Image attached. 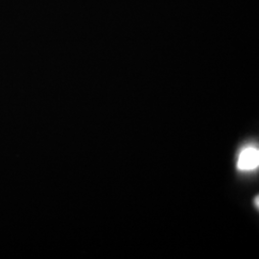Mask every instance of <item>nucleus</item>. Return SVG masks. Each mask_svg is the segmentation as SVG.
I'll return each instance as SVG.
<instances>
[{"mask_svg": "<svg viewBox=\"0 0 259 259\" xmlns=\"http://www.w3.org/2000/svg\"><path fill=\"white\" fill-rule=\"evenodd\" d=\"M259 152L257 149L250 148L244 149L241 152L240 156L238 158L237 166L240 170L250 171L253 170L258 166Z\"/></svg>", "mask_w": 259, "mask_h": 259, "instance_id": "f257e3e1", "label": "nucleus"}]
</instances>
